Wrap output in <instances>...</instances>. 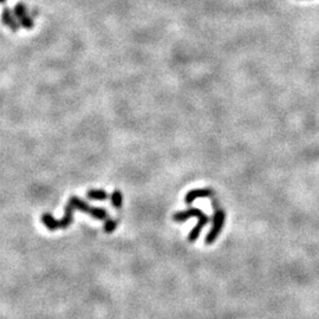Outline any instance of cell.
<instances>
[{
	"mask_svg": "<svg viewBox=\"0 0 319 319\" xmlns=\"http://www.w3.org/2000/svg\"><path fill=\"white\" fill-rule=\"evenodd\" d=\"M213 205L217 206V208L214 207V215H213V227H212L211 232L208 233V236L206 237V240H205V242L207 243V245H212V243L215 242V240L218 239L219 234H220L221 231H223L225 220H226V214H225V212L223 211V209L219 207L218 202L213 201Z\"/></svg>",
	"mask_w": 319,
	"mask_h": 319,
	"instance_id": "1",
	"label": "cell"
},
{
	"mask_svg": "<svg viewBox=\"0 0 319 319\" xmlns=\"http://www.w3.org/2000/svg\"><path fill=\"white\" fill-rule=\"evenodd\" d=\"M203 217H206V214L202 211H200L199 208L190 207L189 209H187V211L175 213L173 215V220L176 221V223H183V221L188 220L190 218H196L199 220V219Z\"/></svg>",
	"mask_w": 319,
	"mask_h": 319,
	"instance_id": "2",
	"label": "cell"
},
{
	"mask_svg": "<svg viewBox=\"0 0 319 319\" xmlns=\"http://www.w3.org/2000/svg\"><path fill=\"white\" fill-rule=\"evenodd\" d=\"M14 14L18 18L21 26H24L25 29L31 30L33 27V21L26 13V8L23 4H17L14 6Z\"/></svg>",
	"mask_w": 319,
	"mask_h": 319,
	"instance_id": "3",
	"label": "cell"
},
{
	"mask_svg": "<svg viewBox=\"0 0 319 319\" xmlns=\"http://www.w3.org/2000/svg\"><path fill=\"white\" fill-rule=\"evenodd\" d=\"M213 194H214V192H213L212 188L192 189V190H189V192L186 194V196H184V202L190 205V203H193L196 199L208 198V196H212Z\"/></svg>",
	"mask_w": 319,
	"mask_h": 319,
	"instance_id": "4",
	"label": "cell"
},
{
	"mask_svg": "<svg viewBox=\"0 0 319 319\" xmlns=\"http://www.w3.org/2000/svg\"><path fill=\"white\" fill-rule=\"evenodd\" d=\"M74 211L75 208L70 205V203H68L67 207H65V213L63 215V219L59 221V228H62V230H67V228L70 226L71 223H73Z\"/></svg>",
	"mask_w": 319,
	"mask_h": 319,
	"instance_id": "5",
	"label": "cell"
},
{
	"mask_svg": "<svg viewBox=\"0 0 319 319\" xmlns=\"http://www.w3.org/2000/svg\"><path fill=\"white\" fill-rule=\"evenodd\" d=\"M1 20H2V23H4L6 26L10 27L13 32H17L18 29H19V25L17 24L15 19H13V17H12L11 12H10V10H8V8H4V10H2Z\"/></svg>",
	"mask_w": 319,
	"mask_h": 319,
	"instance_id": "6",
	"label": "cell"
},
{
	"mask_svg": "<svg viewBox=\"0 0 319 319\" xmlns=\"http://www.w3.org/2000/svg\"><path fill=\"white\" fill-rule=\"evenodd\" d=\"M69 203H70V205L73 206L75 209H78V211H80V212L87 213V214H90V211H91V208H92V207H90L86 202H84L83 200L77 198V196H71L70 200H69Z\"/></svg>",
	"mask_w": 319,
	"mask_h": 319,
	"instance_id": "7",
	"label": "cell"
},
{
	"mask_svg": "<svg viewBox=\"0 0 319 319\" xmlns=\"http://www.w3.org/2000/svg\"><path fill=\"white\" fill-rule=\"evenodd\" d=\"M42 223L45 225L50 231L59 230V221L56 220V219L53 218L51 214H49V213H45V214L42 215Z\"/></svg>",
	"mask_w": 319,
	"mask_h": 319,
	"instance_id": "8",
	"label": "cell"
},
{
	"mask_svg": "<svg viewBox=\"0 0 319 319\" xmlns=\"http://www.w3.org/2000/svg\"><path fill=\"white\" fill-rule=\"evenodd\" d=\"M86 195L89 199L98 200V201H104V200L108 199V194L102 189H90L86 193Z\"/></svg>",
	"mask_w": 319,
	"mask_h": 319,
	"instance_id": "9",
	"label": "cell"
},
{
	"mask_svg": "<svg viewBox=\"0 0 319 319\" xmlns=\"http://www.w3.org/2000/svg\"><path fill=\"white\" fill-rule=\"evenodd\" d=\"M90 215L97 219V220H106V218H108V213H106L105 209L99 207H92L91 211H90Z\"/></svg>",
	"mask_w": 319,
	"mask_h": 319,
	"instance_id": "10",
	"label": "cell"
},
{
	"mask_svg": "<svg viewBox=\"0 0 319 319\" xmlns=\"http://www.w3.org/2000/svg\"><path fill=\"white\" fill-rule=\"evenodd\" d=\"M111 202L116 208L122 207V203H123V195H122V193L118 189L114 190V193L111 194Z\"/></svg>",
	"mask_w": 319,
	"mask_h": 319,
	"instance_id": "11",
	"label": "cell"
},
{
	"mask_svg": "<svg viewBox=\"0 0 319 319\" xmlns=\"http://www.w3.org/2000/svg\"><path fill=\"white\" fill-rule=\"evenodd\" d=\"M116 227H117V221L109 219V220H106V223L104 225V232L112 233L115 230H116Z\"/></svg>",
	"mask_w": 319,
	"mask_h": 319,
	"instance_id": "12",
	"label": "cell"
},
{
	"mask_svg": "<svg viewBox=\"0 0 319 319\" xmlns=\"http://www.w3.org/2000/svg\"><path fill=\"white\" fill-rule=\"evenodd\" d=\"M4 1H5V0H0V4H2Z\"/></svg>",
	"mask_w": 319,
	"mask_h": 319,
	"instance_id": "13",
	"label": "cell"
}]
</instances>
